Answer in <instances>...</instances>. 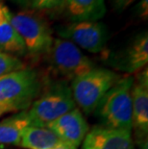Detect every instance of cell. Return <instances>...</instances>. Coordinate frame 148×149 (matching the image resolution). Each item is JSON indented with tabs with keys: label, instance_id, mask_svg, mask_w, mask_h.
Here are the masks:
<instances>
[{
	"label": "cell",
	"instance_id": "cell-1",
	"mask_svg": "<svg viewBox=\"0 0 148 149\" xmlns=\"http://www.w3.org/2000/svg\"><path fill=\"white\" fill-rule=\"evenodd\" d=\"M42 88V82L38 72L25 66L0 76V104L11 112L27 111Z\"/></svg>",
	"mask_w": 148,
	"mask_h": 149
},
{
	"label": "cell",
	"instance_id": "cell-2",
	"mask_svg": "<svg viewBox=\"0 0 148 149\" xmlns=\"http://www.w3.org/2000/svg\"><path fill=\"white\" fill-rule=\"evenodd\" d=\"M76 107L70 87L65 80H61L52 82L42 88L40 94L27 110V113L31 125L47 127Z\"/></svg>",
	"mask_w": 148,
	"mask_h": 149
},
{
	"label": "cell",
	"instance_id": "cell-3",
	"mask_svg": "<svg viewBox=\"0 0 148 149\" xmlns=\"http://www.w3.org/2000/svg\"><path fill=\"white\" fill-rule=\"evenodd\" d=\"M134 77L125 76L107 91L97 105L95 112L107 127L132 131V87Z\"/></svg>",
	"mask_w": 148,
	"mask_h": 149
},
{
	"label": "cell",
	"instance_id": "cell-4",
	"mask_svg": "<svg viewBox=\"0 0 148 149\" xmlns=\"http://www.w3.org/2000/svg\"><path fill=\"white\" fill-rule=\"evenodd\" d=\"M120 79V75L107 68H94L71 81V93L80 111L90 115L110 88Z\"/></svg>",
	"mask_w": 148,
	"mask_h": 149
},
{
	"label": "cell",
	"instance_id": "cell-5",
	"mask_svg": "<svg viewBox=\"0 0 148 149\" xmlns=\"http://www.w3.org/2000/svg\"><path fill=\"white\" fill-rule=\"evenodd\" d=\"M46 55L53 71L65 80L72 81L95 68L93 62L83 54L79 47L61 38L53 40Z\"/></svg>",
	"mask_w": 148,
	"mask_h": 149
},
{
	"label": "cell",
	"instance_id": "cell-6",
	"mask_svg": "<svg viewBox=\"0 0 148 149\" xmlns=\"http://www.w3.org/2000/svg\"><path fill=\"white\" fill-rule=\"evenodd\" d=\"M9 21L22 39L28 54L39 56L48 53L54 39L49 25L42 17L30 12H10Z\"/></svg>",
	"mask_w": 148,
	"mask_h": 149
},
{
	"label": "cell",
	"instance_id": "cell-7",
	"mask_svg": "<svg viewBox=\"0 0 148 149\" xmlns=\"http://www.w3.org/2000/svg\"><path fill=\"white\" fill-rule=\"evenodd\" d=\"M57 34L90 53H100L109 40L108 28L100 21L71 22L60 26Z\"/></svg>",
	"mask_w": 148,
	"mask_h": 149
},
{
	"label": "cell",
	"instance_id": "cell-8",
	"mask_svg": "<svg viewBox=\"0 0 148 149\" xmlns=\"http://www.w3.org/2000/svg\"><path fill=\"white\" fill-rule=\"evenodd\" d=\"M132 129L141 147L147 148L148 134V73L141 71L132 87Z\"/></svg>",
	"mask_w": 148,
	"mask_h": 149
},
{
	"label": "cell",
	"instance_id": "cell-9",
	"mask_svg": "<svg viewBox=\"0 0 148 149\" xmlns=\"http://www.w3.org/2000/svg\"><path fill=\"white\" fill-rule=\"evenodd\" d=\"M82 149H135L132 131L104 125L94 126L85 137Z\"/></svg>",
	"mask_w": 148,
	"mask_h": 149
},
{
	"label": "cell",
	"instance_id": "cell-10",
	"mask_svg": "<svg viewBox=\"0 0 148 149\" xmlns=\"http://www.w3.org/2000/svg\"><path fill=\"white\" fill-rule=\"evenodd\" d=\"M65 143L75 148L79 147L90 127L81 111L76 107L47 125Z\"/></svg>",
	"mask_w": 148,
	"mask_h": 149
},
{
	"label": "cell",
	"instance_id": "cell-11",
	"mask_svg": "<svg viewBox=\"0 0 148 149\" xmlns=\"http://www.w3.org/2000/svg\"><path fill=\"white\" fill-rule=\"evenodd\" d=\"M148 63V35L140 33L121 52L113 57L112 65L127 73H134L144 68Z\"/></svg>",
	"mask_w": 148,
	"mask_h": 149
},
{
	"label": "cell",
	"instance_id": "cell-12",
	"mask_svg": "<svg viewBox=\"0 0 148 149\" xmlns=\"http://www.w3.org/2000/svg\"><path fill=\"white\" fill-rule=\"evenodd\" d=\"M64 6L72 22L98 21L107 13L105 0H65Z\"/></svg>",
	"mask_w": 148,
	"mask_h": 149
},
{
	"label": "cell",
	"instance_id": "cell-13",
	"mask_svg": "<svg viewBox=\"0 0 148 149\" xmlns=\"http://www.w3.org/2000/svg\"><path fill=\"white\" fill-rule=\"evenodd\" d=\"M62 144L65 142L49 128L30 125L23 130L19 146L25 149H53Z\"/></svg>",
	"mask_w": 148,
	"mask_h": 149
},
{
	"label": "cell",
	"instance_id": "cell-14",
	"mask_svg": "<svg viewBox=\"0 0 148 149\" xmlns=\"http://www.w3.org/2000/svg\"><path fill=\"white\" fill-rule=\"evenodd\" d=\"M30 125L27 111H20L14 116L0 120V144L19 146L23 130Z\"/></svg>",
	"mask_w": 148,
	"mask_h": 149
},
{
	"label": "cell",
	"instance_id": "cell-15",
	"mask_svg": "<svg viewBox=\"0 0 148 149\" xmlns=\"http://www.w3.org/2000/svg\"><path fill=\"white\" fill-rule=\"evenodd\" d=\"M0 52L19 57L27 54L22 39L12 26L8 18L0 24Z\"/></svg>",
	"mask_w": 148,
	"mask_h": 149
},
{
	"label": "cell",
	"instance_id": "cell-16",
	"mask_svg": "<svg viewBox=\"0 0 148 149\" xmlns=\"http://www.w3.org/2000/svg\"><path fill=\"white\" fill-rule=\"evenodd\" d=\"M24 68V63L19 58L0 52V76Z\"/></svg>",
	"mask_w": 148,
	"mask_h": 149
},
{
	"label": "cell",
	"instance_id": "cell-17",
	"mask_svg": "<svg viewBox=\"0 0 148 149\" xmlns=\"http://www.w3.org/2000/svg\"><path fill=\"white\" fill-rule=\"evenodd\" d=\"M65 0H32L31 7L35 10H54L64 7Z\"/></svg>",
	"mask_w": 148,
	"mask_h": 149
},
{
	"label": "cell",
	"instance_id": "cell-18",
	"mask_svg": "<svg viewBox=\"0 0 148 149\" xmlns=\"http://www.w3.org/2000/svg\"><path fill=\"white\" fill-rule=\"evenodd\" d=\"M137 15L142 19H147L148 17V0H140V2L138 3L136 8Z\"/></svg>",
	"mask_w": 148,
	"mask_h": 149
},
{
	"label": "cell",
	"instance_id": "cell-19",
	"mask_svg": "<svg viewBox=\"0 0 148 149\" xmlns=\"http://www.w3.org/2000/svg\"><path fill=\"white\" fill-rule=\"evenodd\" d=\"M134 1L135 0H112V5L115 11L121 13L126 8H128Z\"/></svg>",
	"mask_w": 148,
	"mask_h": 149
},
{
	"label": "cell",
	"instance_id": "cell-20",
	"mask_svg": "<svg viewBox=\"0 0 148 149\" xmlns=\"http://www.w3.org/2000/svg\"><path fill=\"white\" fill-rule=\"evenodd\" d=\"M9 13H10V11H9L5 6H3L2 3L0 2V24H1L3 21H5L7 19Z\"/></svg>",
	"mask_w": 148,
	"mask_h": 149
},
{
	"label": "cell",
	"instance_id": "cell-21",
	"mask_svg": "<svg viewBox=\"0 0 148 149\" xmlns=\"http://www.w3.org/2000/svg\"><path fill=\"white\" fill-rule=\"evenodd\" d=\"M13 1H15V3H17V4L21 6H28L29 4H31L32 0H13Z\"/></svg>",
	"mask_w": 148,
	"mask_h": 149
},
{
	"label": "cell",
	"instance_id": "cell-22",
	"mask_svg": "<svg viewBox=\"0 0 148 149\" xmlns=\"http://www.w3.org/2000/svg\"><path fill=\"white\" fill-rule=\"evenodd\" d=\"M11 113V111L9 110L7 107H5L4 105L0 104V116H2L3 115H5V113Z\"/></svg>",
	"mask_w": 148,
	"mask_h": 149
},
{
	"label": "cell",
	"instance_id": "cell-23",
	"mask_svg": "<svg viewBox=\"0 0 148 149\" xmlns=\"http://www.w3.org/2000/svg\"><path fill=\"white\" fill-rule=\"evenodd\" d=\"M53 149H77V148H75L73 146H70V145L65 143V144H62V145H60V146L55 147V148H53Z\"/></svg>",
	"mask_w": 148,
	"mask_h": 149
}]
</instances>
